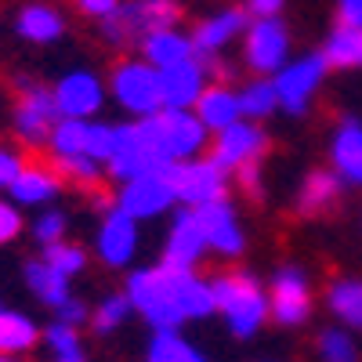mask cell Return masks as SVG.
I'll return each instance as SVG.
<instances>
[{"mask_svg":"<svg viewBox=\"0 0 362 362\" xmlns=\"http://www.w3.org/2000/svg\"><path fill=\"white\" fill-rule=\"evenodd\" d=\"M134 124L141 134L145 156L156 167H177V163L199 160L206 153L210 138H214L199 124V116L192 109H160L145 119H134Z\"/></svg>","mask_w":362,"mask_h":362,"instance_id":"cell-1","label":"cell"},{"mask_svg":"<svg viewBox=\"0 0 362 362\" xmlns=\"http://www.w3.org/2000/svg\"><path fill=\"white\" fill-rule=\"evenodd\" d=\"M210 290H214L218 315L225 319V326L239 341L257 337V329L272 319L268 290L250 276V272H218V276L210 279Z\"/></svg>","mask_w":362,"mask_h":362,"instance_id":"cell-2","label":"cell"},{"mask_svg":"<svg viewBox=\"0 0 362 362\" xmlns=\"http://www.w3.org/2000/svg\"><path fill=\"white\" fill-rule=\"evenodd\" d=\"M131 308L153 326V334L160 329H181L185 319L177 312V300H174V283H170V268L167 264H153V268H134L127 276L124 286Z\"/></svg>","mask_w":362,"mask_h":362,"instance_id":"cell-3","label":"cell"},{"mask_svg":"<svg viewBox=\"0 0 362 362\" xmlns=\"http://www.w3.org/2000/svg\"><path fill=\"white\" fill-rule=\"evenodd\" d=\"M181 18L177 0H124L112 18L102 22V37L112 47L141 44V37L156 33V29H170Z\"/></svg>","mask_w":362,"mask_h":362,"instance_id":"cell-4","label":"cell"},{"mask_svg":"<svg viewBox=\"0 0 362 362\" xmlns=\"http://www.w3.org/2000/svg\"><path fill=\"white\" fill-rule=\"evenodd\" d=\"M109 98L131 112L134 119H145L163 109V98H160V73L145 62V58H119L112 66L109 80Z\"/></svg>","mask_w":362,"mask_h":362,"instance_id":"cell-5","label":"cell"},{"mask_svg":"<svg viewBox=\"0 0 362 362\" xmlns=\"http://www.w3.org/2000/svg\"><path fill=\"white\" fill-rule=\"evenodd\" d=\"M329 73V62L322 58V51H312V54H297L290 62L272 76L276 83V98H279V109L290 112V116H305L312 109V98L315 90L322 87Z\"/></svg>","mask_w":362,"mask_h":362,"instance_id":"cell-6","label":"cell"},{"mask_svg":"<svg viewBox=\"0 0 362 362\" xmlns=\"http://www.w3.org/2000/svg\"><path fill=\"white\" fill-rule=\"evenodd\" d=\"M112 203L131 214L134 221H153V218H163L167 210H174L177 196H174V181H170V167H160V170H148V174H138L131 181L116 189Z\"/></svg>","mask_w":362,"mask_h":362,"instance_id":"cell-7","label":"cell"},{"mask_svg":"<svg viewBox=\"0 0 362 362\" xmlns=\"http://www.w3.org/2000/svg\"><path fill=\"white\" fill-rule=\"evenodd\" d=\"M62 124V112L54 105V90L44 83H22L15 102V134L29 148H47L54 127Z\"/></svg>","mask_w":362,"mask_h":362,"instance_id":"cell-8","label":"cell"},{"mask_svg":"<svg viewBox=\"0 0 362 362\" xmlns=\"http://www.w3.org/2000/svg\"><path fill=\"white\" fill-rule=\"evenodd\" d=\"M243 62L254 76H276L290 62V29L283 18H254L243 33Z\"/></svg>","mask_w":362,"mask_h":362,"instance_id":"cell-9","label":"cell"},{"mask_svg":"<svg viewBox=\"0 0 362 362\" xmlns=\"http://www.w3.org/2000/svg\"><path fill=\"white\" fill-rule=\"evenodd\" d=\"M268 305H272V322L279 326H300L312 315V286L308 272L297 264H283L272 272L268 279Z\"/></svg>","mask_w":362,"mask_h":362,"instance_id":"cell-10","label":"cell"},{"mask_svg":"<svg viewBox=\"0 0 362 362\" xmlns=\"http://www.w3.org/2000/svg\"><path fill=\"white\" fill-rule=\"evenodd\" d=\"M170 181H174L177 206H189V210L228 196V174H225L214 160H210V156H199V160H189V163L170 167Z\"/></svg>","mask_w":362,"mask_h":362,"instance_id":"cell-11","label":"cell"},{"mask_svg":"<svg viewBox=\"0 0 362 362\" xmlns=\"http://www.w3.org/2000/svg\"><path fill=\"white\" fill-rule=\"evenodd\" d=\"M134 254H138V221L124 214L116 203H105L98 232H95V257L105 268L119 272V268H131Z\"/></svg>","mask_w":362,"mask_h":362,"instance_id":"cell-12","label":"cell"},{"mask_svg":"<svg viewBox=\"0 0 362 362\" xmlns=\"http://www.w3.org/2000/svg\"><path fill=\"white\" fill-rule=\"evenodd\" d=\"M51 90L62 119H95L109 98V87L95 69H69L66 76H58Z\"/></svg>","mask_w":362,"mask_h":362,"instance_id":"cell-13","label":"cell"},{"mask_svg":"<svg viewBox=\"0 0 362 362\" xmlns=\"http://www.w3.org/2000/svg\"><path fill=\"white\" fill-rule=\"evenodd\" d=\"M264 153H268V134H264L261 124H254V119H239V124L214 134V141H210V160H214L228 177L247 163H261Z\"/></svg>","mask_w":362,"mask_h":362,"instance_id":"cell-14","label":"cell"},{"mask_svg":"<svg viewBox=\"0 0 362 362\" xmlns=\"http://www.w3.org/2000/svg\"><path fill=\"white\" fill-rule=\"evenodd\" d=\"M196 221H199V228H203V235H206L210 254L235 261L239 254L247 250L243 221H239V210H235V203H232L228 196H225V199H214V203L196 206Z\"/></svg>","mask_w":362,"mask_h":362,"instance_id":"cell-15","label":"cell"},{"mask_svg":"<svg viewBox=\"0 0 362 362\" xmlns=\"http://www.w3.org/2000/svg\"><path fill=\"white\" fill-rule=\"evenodd\" d=\"M206 250H210V247H206V235H203V228H199V221H196V210L181 206L177 214H174V221H170V228H167L160 264L196 272V264L206 257Z\"/></svg>","mask_w":362,"mask_h":362,"instance_id":"cell-16","label":"cell"},{"mask_svg":"<svg viewBox=\"0 0 362 362\" xmlns=\"http://www.w3.org/2000/svg\"><path fill=\"white\" fill-rule=\"evenodd\" d=\"M206 87H210V62L206 58H189V62L160 73L163 109H196V102L203 98Z\"/></svg>","mask_w":362,"mask_h":362,"instance_id":"cell-17","label":"cell"},{"mask_svg":"<svg viewBox=\"0 0 362 362\" xmlns=\"http://www.w3.org/2000/svg\"><path fill=\"white\" fill-rule=\"evenodd\" d=\"M247 8H221V11H210L206 18H199V25L192 29V47L199 58L214 62V58L235 40L247 33Z\"/></svg>","mask_w":362,"mask_h":362,"instance_id":"cell-18","label":"cell"},{"mask_svg":"<svg viewBox=\"0 0 362 362\" xmlns=\"http://www.w3.org/2000/svg\"><path fill=\"white\" fill-rule=\"evenodd\" d=\"M329 170L344 185L362 189V119H341L329 138Z\"/></svg>","mask_w":362,"mask_h":362,"instance_id":"cell-19","label":"cell"},{"mask_svg":"<svg viewBox=\"0 0 362 362\" xmlns=\"http://www.w3.org/2000/svg\"><path fill=\"white\" fill-rule=\"evenodd\" d=\"M341 196H344V181L329 167H315L305 174V181L297 189V214L300 218H322L341 203Z\"/></svg>","mask_w":362,"mask_h":362,"instance_id":"cell-20","label":"cell"},{"mask_svg":"<svg viewBox=\"0 0 362 362\" xmlns=\"http://www.w3.org/2000/svg\"><path fill=\"white\" fill-rule=\"evenodd\" d=\"M138 47H141V58H145V62L153 66L156 73L174 69V66H181V62H189V58H199L196 47H192V33H181L177 25L156 29V33L141 37Z\"/></svg>","mask_w":362,"mask_h":362,"instance_id":"cell-21","label":"cell"},{"mask_svg":"<svg viewBox=\"0 0 362 362\" xmlns=\"http://www.w3.org/2000/svg\"><path fill=\"white\" fill-rule=\"evenodd\" d=\"M62 192V177L51 163H25L18 181L11 185L8 199L15 206H51V199Z\"/></svg>","mask_w":362,"mask_h":362,"instance_id":"cell-22","label":"cell"},{"mask_svg":"<svg viewBox=\"0 0 362 362\" xmlns=\"http://www.w3.org/2000/svg\"><path fill=\"white\" fill-rule=\"evenodd\" d=\"M192 112L199 116V124L210 134H221V131H228L232 124L243 119V109H239V90H232L228 83H210Z\"/></svg>","mask_w":362,"mask_h":362,"instance_id":"cell-23","label":"cell"},{"mask_svg":"<svg viewBox=\"0 0 362 362\" xmlns=\"http://www.w3.org/2000/svg\"><path fill=\"white\" fill-rule=\"evenodd\" d=\"M15 33L29 44H54L66 33V18L51 4H25L15 15Z\"/></svg>","mask_w":362,"mask_h":362,"instance_id":"cell-24","label":"cell"},{"mask_svg":"<svg viewBox=\"0 0 362 362\" xmlns=\"http://www.w3.org/2000/svg\"><path fill=\"white\" fill-rule=\"evenodd\" d=\"M22 276H25V286L33 290V297L40 300L44 308H51V312H58L62 305H69V300H73V293H69V279H66V276H58V272H54L51 264H44L40 257H37V261H29V264L22 268Z\"/></svg>","mask_w":362,"mask_h":362,"instance_id":"cell-25","label":"cell"},{"mask_svg":"<svg viewBox=\"0 0 362 362\" xmlns=\"http://www.w3.org/2000/svg\"><path fill=\"white\" fill-rule=\"evenodd\" d=\"M44 337V329L33 322V315L15 312V308H0V355L18 358L25 351H33V344Z\"/></svg>","mask_w":362,"mask_h":362,"instance_id":"cell-26","label":"cell"},{"mask_svg":"<svg viewBox=\"0 0 362 362\" xmlns=\"http://www.w3.org/2000/svg\"><path fill=\"white\" fill-rule=\"evenodd\" d=\"M326 308L344 329H362V279H334L326 290Z\"/></svg>","mask_w":362,"mask_h":362,"instance_id":"cell-27","label":"cell"},{"mask_svg":"<svg viewBox=\"0 0 362 362\" xmlns=\"http://www.w3.org/2000/svg\"><path fill=\"white\" fill-rule=\"evenodd\" d=\"M51 160H90V119H62L54 127L51 141Z\"/></svg>","mask_w":362,"mask_h":362,"instance_id":"cell-28","label":"cell"},{"mask_svg":"<svg viewBox=\"0 0 362 362\" xmlns=\"http://www.w3.org/2000/svg\"><path fill=\"white\" fill-rule=\"evenodd\" d=\"M322 58L334 69H362V29L355 25H337L326 37Z\"/></svg>","mask_w":362,"mask_h":362,"instance_id":"cell-29","label":"cell"},{"mask_svg":"<svg viewBox=\"0 0 362 362\" xmlns=\"http://www.w3.org/2000/svg\"><path fill=\"white\" fill-rule=\"evenodd\" d=\"M239 109H243V119H254V124H264V119L279 109L276 98V83L268 76H254L239 87Z\"/></svg>","mask_w":362,"mask_h":362,"instance_id":"cell-30","label":"cell"},{"mask_svg":"<svg viewBox=\"0 0 362 362\" xmlns=\"http://www.w3.org/2000/svg\"><path fill=\"white\" fill-rule=\"evenodd\" d=\"M145 362H206L196 344L181 337V329H160L145 348Z\"/></svg>","mask_w":362,"mask_h":362,"instance_id":"cell-31","label":"cell"},{"mask_svg":"<svg viewBox=\"0 0 362 362\" xmlns=\"http://www.w3.org/2000/svg\"><path fill=\"white\" fill-rule=\"evenodd\" d=\"M40 341H44L51 362H80V358H87L80 329H76V326H66V322H58V319L44 329Z\"/></svg>","mask_w":362,"mask_h":362,"instance_id":"cell-32","label":"cell"},{"mask_svg":"<svg viewBox=\"0 0 362 362\" xmlns=\"http://www.w3.org/2000/svg\"><path fill=\"white\" fill-rule=\"evenodd\" d=\"M131 300H127V293H105L95 308H90V329H95L98 337H109V334H116L119 326H124L127 319H131Z\"/></svg>","mask_w":362,"mask_h":362,"instance_id":"cell-33","label":"cell"},{"mask_svg":"<svg viewBox=\"0 0 362 362\" xmlns=\"http://www.w3.org/2000/svg\"><path fill=\"white\" fill-rule=\"evenodd\" d=\"M315 355H319V362H358V344L351 337V329L329 326L315 341Z\"/></svg>","mask_w":362,"mask_h":362,"instance_id":"cell-34","label":"cell"},{"mask_svg":"<svg viewBox=\"0 0 362 362\" xmlns=\"http://www.w3.org/2000/svg\"><path fill=\"white\" fill-rule=\"evenodd\" d=\"M40 261L51 264L58 276L73 279V276H80V272L87 268V250H83L80 243H69V239H62V243H54V247H44Z\"/></svg>","mask_w":362,"mask_h":362,"instance_id":"cell-35","label":"cell"},{"mask_svg":"<svg viewBox=\"0 0 362 362\" xmlns=\"http://www.w3.org/2000/svg\"><path fill=\"white\" fill-rule=\"evenodd\" d=\"M51 167L58 170V177L62 181H69V185H76V189H95L98 181L105 177V167L102 163H95V160H51Z\"/></svg>","mask_w":362,"mask_h":362,"instance_id":"cell-36","label":"cell"},{"mask_svg":"<svg viewBox=\"0 0 362 362\" xmlns=\"http://www.w3.org/2000/svg\"><path fill=\"white\" fill-rule=\"evenodd\" d=\"M69 232V218H66V210H54V206H44L40 214L33 218V239L44 247H54V243H62Z\"/></svg>","mask_w":362,"mask_h":362,"instance_id":"cell-37","label":"cell"},{"mask_svg":"<svg viewBox=\"0 0 362 362\" xmlns=\"http://www.w3.org/2000/svg\"><path fill=\"white\" fill-rule=\"evenodd\" d=\"M25 228V218H22V206H15L11 199H0V247L4 243H15Z\"/></svg>","mask_w":362,"mask_h":362,"instance_id":"cell-38","label":"cell"},{"mask_svg":"<svg viewBox=\"0 0 362 362\" xmlns=\"http://www.w3.org/2000/svg\"><path fill=\"white\" fill-rule=\"evenodd\" d=\"M25 170V160L18 148L0 145V192H11V185L18 181V174Z\"/></svg>","mask_w":362,"mask_h":362,"instance_id":"cell-39","label":"cell"},{"mask_svg":"<svg viewBox=\"0 0 362 362\" xmlns=\"http://www.w3.org/2000/svg\"><path fill=\"white\" fill-rule=\"evenodd\" d=\"M232 177H235L239 192H247L250 199H261V196H264V167H261V163H247V167H239Z\"/></svg>","mask_w":362,"mask_h":362,"instance_id":"cell-40","label":"cell"},{"mask_svg":"<svg viewBox=\"0 0 362 362\" xmlns=\"http://www.w3.org/2000/svg\"><path fill=\"white\" fill-rule=\"evenodd\" d=\"M119 4H124V0H76V11H80L83 18H95V22L102 25L105 18H112V15L119 11Z\"/></svg>","mask_w":362,"mask_h":362,"instance_id":"cell-41","label":"cell"},{"mask_svg":"<svg viewBox=\"0 0 362 362\" xmlns=\"http://www.w3.org/2000/svg\"><path fill=\"white\" fill-rule=\"evenodd\" d=\"M54 319H58V322H66V326H76V329H80L83 322H90V305H83L80 297H73L69 305H62V308L54 312Z\"/></svg>","mask_w":362,"mask_h":362,"instance_id":"cell-42","label":"cell"},{"mask_svg":"<svg viewBox=\"0 0 362 362\" xmlns=\"http://www.w3.org/2000/svg\"><path fill=\"white\" fill-rule=\"evenodd\" d=\"M337 15H341V25L362 29V0H337Z\"/></svg>","mask_w":362,"mask_h":362,"instance_id":"cell-43","label":"cell"},{"mask_svg":"<svg viewBox=\"0 0 362 362\" xmlns=\"http://www.w3.org/2000/svg\"><path fill=\"white\" fill-rule=\"evenodd\" d=\"M283 4H286V0H247V11L254 18H279Z\"/></svg>","mask_w":362,"mask_h":362,"instance_id":"cell-44","label":"cell"},{"mask_svg":"<svg viewBox=\"0 0 362 362\" xmlns=\"http://www.w3.org/2000/svg\"><path fill=\"white\" fill-rule=\"evenodd\" d=\"M0 362H18V358H8V355H0Z\"/></svg>","mask_w":362,"mask_h":362,"instance_id":"cell-45","label":"cell"},{"mask_svg":"<svg viewBox=\"0 0 362 362\" xmlns=\"http://www.w3.org/2000/svg\"><path fill=\"white\" fill-rule=\"evenodd\" d=\"M80 362H87V358H80Z\"/></svg>","mask_w":362,"mask_h":362,"instance_id":"cell-46","label":"cell"}]
</instances>
